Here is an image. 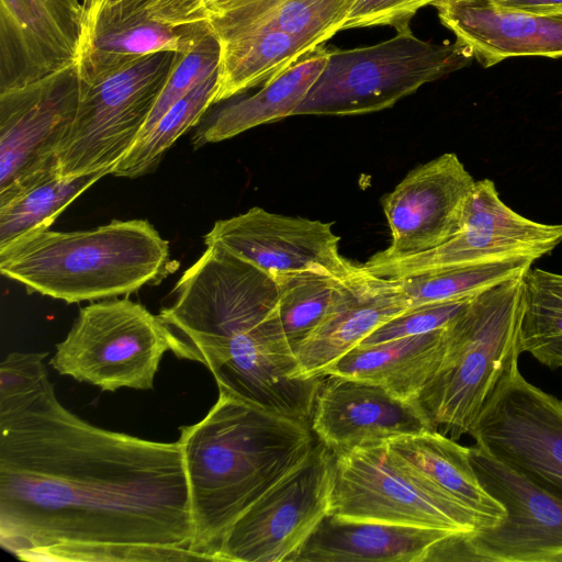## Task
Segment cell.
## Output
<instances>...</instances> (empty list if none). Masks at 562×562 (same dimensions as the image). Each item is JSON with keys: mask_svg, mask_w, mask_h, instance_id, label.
<instances>
[{"mask_svg": "<svg viewBox=\"0 0 562 562\" xmlns=\"http://www.w3.org/2000/svg\"><path fill=\"white\" fill-rule=\"evenodd\" d=\"M78 63L24 87L0 92V202L57 166L76 117Z\"/></svg>", "mask_w": 562, "mask_h": 562, "instance_id": "obj_14", "label": "cell"}, {"mask_svg": "<svg viewBox=\"0 0 562 562\" xmlns=\"http://www.w3.org/2000/svg\"><path fill=\"white\" fill-rule=\"evenodd\" d=\"M407 310L409 305L392 279L363 269L347 296L297 348L301 376L323 378L334 362Z\"/></svg>", "mask_w": 562, "mask_h": 562, "instance_id": "obj_20", "label": "cell"}, {"mask_svg": "<svg viewBox=\"0 0 562 562\" xmlns=\"http://www.w3.org/2000/svg\"><path fill=\"white\" fill-rule=\"evenodd\" d=\"M328 48L310 53L254 94L220 108L195 132V147L217 143L252 127L294 115L324 70Z\"/></svg>", "mask_w": 562, "mask_h": 562, "instance_id": "obj_24", "label": "cell"}, {"mask_svg": "<svg viewBox=\"0 0 562 562\" xmlns=\"http://www.w3.org/2000/svg\"><path fill=\"white\" fill-rule=\"evenodd\" d=\"M495 4L536 14L562 12V0H492Z\"/></svg>", "mask_w": 562, "mask_h": 562, "instance_id": "obj_37", "label": "cell"}, {"mask_svg": "<svg viewBox=\"0 0 562 562\" xmlns=\"http://www.w3.org/2000/svg\"><path fill=\"white\" fill-rule=\"evenodd\" d=\"M472 297L412 307L372 331L359 346H369L448 327Z\"/></svg>", "mask_w": 562, "mask_h": 562, "instance_id": "obj_33", "label": "cell"}, {"mask_svg": "<svg viewBox=\"0 0 562 562\" xmlns=\"http://www.w3.org/2000/svg\"><path fill=\"white\" fill-rule=\"evenodd\" d=\"M469 456L482 486L506 516L495 527L441 541L426 562L562 561V499L476 443Z\"/></svg>", "mask_w": 562, "mask_h": 562, "instance_id": "obj_9", "label": "cell"}, {"mask_svg": "<svg viewBox=\"0 0 562 562\" xmlns=\"http://www.w3.org/2000/svg\"><path fill=\"white\" fill-rule=\"evenodd\" d=\"M470 435L475 443L562 499V402L519 369L495 391Z\"/></svg>", "mask_w": 562, "mask_h": 562, "instance_id": "obj_13", "label": "cell"}, {"mask_svg": "<svg viewBox=\"0 0 562 562\" xmlns=\"http://www.w3.org/2000/svg\"><path fill=\"white\" fill-rule=\"evenodd\" d=\"M218 1L220 0H154L134 18L146 15L172 25L206 22Z\"/></svg>", "mask_w": 562, "mask_h": 562, "instance_id": "obj_36", "label": "cell"}, {"mask_svg": "<svg viewBox=\"0 0 562 562\" xmlns=\"http://www.w3.org/2000/svg\"><path fill=\"white\" fill-rule=\"evenodd\" d=\"M473 57L459 42L418 38L409 25L381 43L329 49L324 70L294 115H358L381 111L468 67Z\"/></svg>", "mask_w": 562, "mask_h": 562, "instance_id": "obj_6", "label": "cell"}, {"mask_svg": "<svg viewBox=\"0 0 562 562\" xmlns=\"http://www.w3.org/2000/svg\"><path fill=\"white\" fill-rule=\"evenodd\" d=\"M83 38L80 0H0V92L77 63Z\"/></svg>", "mask_w": 562, "mask_h": 562, "instance_id": "obj_17", "label": "cell"}, {"mask_svg": "<svg viewBox=\"0 0 562 562\" xmlns=\"http://www.w3.org/2000/svg\"><path fill=\"white\" fill-rule=\"evenodd\" d=\"M179 429L192 549L207 561H215L218 543L233 522L316 443L310 425L223 390L203 419Z\"/></svg>", "mask_w": 562, "mask_h": 562, "instance_id": "obj_2", "label": "cell"}, {"mask_svg": "<svg viewBox=\"0 0 562 562\" xmlns=\"http://www.w3.org/2000/svg\"><path fill=\"white\" fill-rule=\"evenodd\" d=\"M449 530L378 521L346 520L327 514L293 562H426Z\"/></svg>", "mask_w": 562, "mask_h": 562, "instance_id": "obj_21", "label": "cell"}, {"mask_svg": "<svg viewBox=\"0 0 562 562\" xmlns=\"http://www.w3.org/2000/svg\"><path fill=\"white\" fill-rule=\"evenodd\" d=\"M340 237L331 223L288 216L255 206L215 222L204 236L205 245H217L276 276L318 271L350 278L362 271L339 251Z\"/></svg>", "mask_w": 562, "mask_h": 562, "instance_id": "obj_15", "label": "cell"}, {"mask_svg": "<svg viewBox=\"0 0 562 562\" xmlns=\"http://www.w3.org/2000/svg\"><path fill=\"white\" fill-rule=\"evenodd\" d=\"M311 428L334 454L436 430L417 401H405L366 380L324 375Z\"/></svg>", "mask_w": 562, "mask_h": 562, "instance_id": "obj_18", "label": "cell"}, {"mask_svg": "<svg viewBox=\"0 0 562 562\" xmlns=\"http://www.w3.org/2000/svg\"><path fill=\"white\" fill-rule=\"evenodd\" d=\"M439 0H357L342 30L409 25L418 10Z\"/></svg>", "mask_w": 562, "mask_h": 562, "instance_id": "obj_34", "label": "cell"}, {"mask_svg": "<svg viewBox=\"0 0 562 562\" xmlns=\"http://www.w3.org/2000/svg\"><path fill=\"white\" fill-rule=\"evenodd\" d=\"M536 259L514 257L445 268L408 278L392 279L409 308L473 297L509 279L524 277Z\"/></svg>", "mask_w": 562, "mask_h": 562, "instance_id": "obj_29", "label": "cell"}, {"mask_svg": "<svg viewBox=\"0 0 562 562\" xmlns=\"http://www.w3.org/2000/svg\"><path fill=\"white\" fill-rule=\"evenodd\" d=\"M562 241V224L529 220L506 205L490 179L476 180L463 225L430 250L392 259L370 258L363 269L375 277L401 279L425 272L514 257L539 259Z\"/></svg>", "mask_w": 562, "mask_h": 562, "instance_id": "obj_12", "label": "cell"}, {"mask_svg": "<svg viewBox=\"0 0 562 562\" xmlns=\"http://www.w3.org/2000/svg\"><path fill=\"white\" fill-rule=\"evenodd\" d=\"M207 32L206 22L172 25L146 15L134 18L89 36L77 61L79 77L88 80L156 53H187Z\"/></svg>", "mask_w": 562, "mask_h": 562, "instance_id": "obj_25", "label": "cell"}, {"mask_svg": "<svg viewBox=\"0 0 562 562\" xmlns=\"http://www.w3.org/2000/svg\"><path fill=\"white\" fill-rule=\"evenodd\" d=\"M475 181L458 156L446 153L412 171L383 198L392 259L430 250L459 233Z\"/></svg>", "mask_w": 562, "mask_h": 562, "instance_id": "obj_16", "label": "cell"}, {"mask_svg": "<svg viewBox=\"0 0 562 562\" xmlns=\"http://www.w3.org/2000/svg\"><path fill=\"white\" fill-rule=\"evenodd\" d=\"M335 456L321 441L226 530L215 561L293 562L329 513Z\"/></svg>", "mask_w": 562, "mask_h": 562, "instance_id": "obj_11", "label": "cell"}, {"mask_svg": "<svg viewBox=\"0 0 562 562\" xmlns=\"http://www.w3.org/2000/svg\"><path fill=\"white\" fill-rule=\"evenodd\" d=\"M153 1L154 0H82L85 22L83 44L92 33L131 20Z\"/></svg>", "mask_w": 562, "mask_h": 562, "instance_id": "obj_35", "label": "cell"}, {"mask_svg": "<svg viewBox=\"0 0 562 562\" xmlns=\"http://www.w3.org/2000/svg\"><path fill=\"white\" fill-rule=\"evenodd\" d=\"M386 443L408 469L474 515L481 529L495 527L504 520L506 510L479 481L469 447L438 430L402 436Z\"/></svg>", "mask_w": 562, "mask_h": 562, "instance_id": "obj_22", "label": "cell"}, {"mask_svg": "<svg viewBox=\"0 0 562 562\" xmlns=\"http://www.w3.org/2000/svg\"><path fill=\"white\" fill-rule=\"evenodd\" d=\"M220 58V44L210 29L189 52L178 53L167 81L137 139L147 134L172 104L216 72Z\"/></svg>", "mask_w": 562, "mask_h": 562, "instance_id": "obj_31", "label": "cell"}, {"mask_svg": "<svg viewBox=\"0 0 562 562\" xmlns=\"http://www.w3.org/2000/svg\"><path fill=\"white\" fill-rule=\"evenodd\" d=\"M217 76L218 70L172 104L147 134L136 140L111 175L137 178L151 171L172 144L195 126L213 104Z\"/></svg>", "mask_w": 562, "mask_h": 562, "instance_id": "obj_30", "label": "cell"}, {"mask_svg": "<svg viewBox=\"0 0 562 562\" xmlns=\"http://www.w3.org/2000/svg\"><path fill=\"white\" fill-rule=\"evenodd\" d=\"M47 352H11L0 364V415L20 408L49 381Z\"/></svg>", "mask_w": 562, "mask_h": 562, "instance_id": "obj_32", "label": "cell"}, {"mask_svg": "<svg viewBox=\"0 0 562 562\" xmlns=\"http://www.w3.org/2000/svg\"><path fill=\"white\" fill-rule=\"evenodd\" d=\"M0 543L23 561H202L181 447L97 427L50 380L0 415Z\"/></svg>", "mask_w": 562, "mask_h": 562, "instance_id": "obj_1", "label": "cell"}, {"mask_svg": "<svg viewBox=\"0 0 562 562\" xmlns=\"http://www.w3.org/2000/svg\"><path fill=\"white\" fill-rule=\"evenodd\" d=\"M448 327L369 346H357L325 372L366 380L405 401H416L438 369Z\"/></svg>", "mask_w": 562, "mask_h": 562, "instance_id": "obj_23", "label": "cell"}, {"mask_svg": "<svg viewBox=\"0 0 562 562\" xmlns=\"http://www.w3.org/2000/svg\"><path fill=\"white\" fill-rule=\"evenodd\" d=\"M522 277L473 296L448 326L441 362L416 400L432 427L469 434L503 381L518 369Z\"/></svg>", "mask_w": 562, "mask_h": 562, "instance_id": "obj_4", "label": "cell"}, {"mask_svg": "<svg viewBox=\"0 0 562 562\" xmlns=\"http://www.w3.org/2000/svg\"><path fill=\"white\" fill-rule=\"evenodd\" d=\"M177 55L156 53L115 71L80 79L76 117L56 156L63 176L112 171L140 135Z\"/></svg>", "mask_w": 562, "mask_h": 562, "instance_id": "obj_8", "label": "cell"}, {"mask_svg": "<svg viewBox=\"0 0 562 562\" xmlns=\"http://www.w3.org/2000/svg\"><path fill=\"white\" fill-rule=\"evenodd\" d=\"M167 350L169 328L158 315L128 297H113L79 311L49 366L102 391L149 390Z\"/></svg>", "mask_w": 562, "mask_h": 562, "instance_id": "obj_7", "label": "cell"}, {"mask_svg": "<svg viewBox=\"0 0 562 562\" xmlns=\"http://www.w3.org/2000/svg\"><path fill=\"white\" fill-rule=\"evenodd\" d=\"M362 271L340 278L318 271L278 273L279 313L288 341L296 355L300 345L347 296Z\"/></svg>", "mask_w": 562, "mask_h": 562, "instance_id": "obj_27", "label": "cell"}, {"mask_svg": "<svg viewBox=\"0 0 562 562\" xmlns=\"http://www.w3.org/2000/svg\"><path fill=\"white\" fill-rule=\"evenodd\" d=\"M443 26L483 67L519 56L562 57V12L536 14L492 0H439Z\"/></svg>", "mask_w": 562, "mask_h": 562, "instance_id": "obj_19", "label": "cell"}, {"mask_svg": "<svg viewBox=\"0 0 562 562\" xmlns=\"http://www.w3.org/2000/svg\"><path fill=\"white\" fill-rule=\"evenodd\" d=\"M110 169L63 176L58 167L26 181L10 198L0 202V249L41 228L56 217Z\"/></svg>", "mask_w": 562, "mask_h": 562, "instance_id": "obj_26", "label": "cell"}, {"mask_svg": "<svg viewBox=\"0 0 562 562\" xmlns=\"http://www.w3.org/2000/svg\"><path fill=\"white\" fill-rule=\"evenodd\" d=\"M173 266L168 241L146 220L74 232L41 228L0 249L2 276L70 304L158 284Z\"/></svg>", "mask_w": 562, "mask_h": 562, "instance_id": "obj_3", "label": "cell"}, {"mask_svg": "<svg viewBox=\"0 0 562 562\" xmlns=\"http://www.w3.org/2000/svg\"><path fill=\"white\" fill-rule=\"evenodd\" d=\"M522 285L519 349L550 369L562 368V274L530 268Z\"/></svg>", "mask_w": 562, "mask_h": 562, "instance_id": "obj_28", "label": "cell"}, {"mask_svg": "<svg viewBox=\"0 0 562 562\" xmlns=\"http://www.w3.org/2000/svg\"><path fill=\"white\" fill-rule=\"evenodd\" d=\"M335 456L329 515L469 535L479 520L408 469L386 442Z\"/></svg>", "mask_w": 562, "mask_h": 562, "instance_id": "obj_10", "label": "cell"}, {"mask_svg": "<svg viewBox=\"0 0 562 562\" xmlns=\"http://www.w3.org/2000/svg\"><path fill=\"white\" fill-rule=\"evenodd\" d=\"M357 0H220L206 23L221 58L213 104L262 87L342 27Z\"/></svg>", "mask_w": 562, "mask_h": 562, "instance_id": "obj_5", "label": "cell"}]
</instances>
